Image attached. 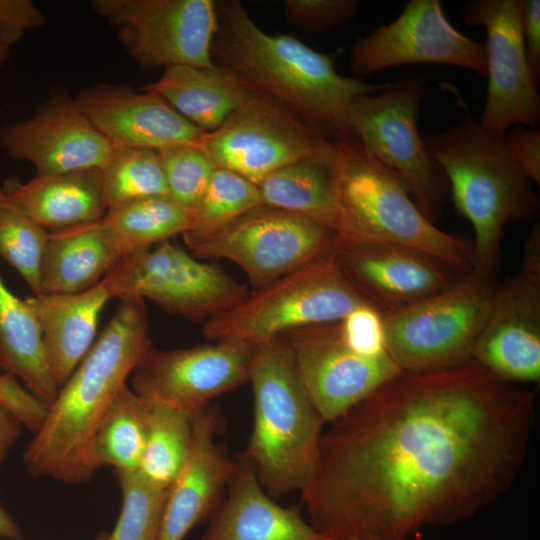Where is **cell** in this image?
<instances>
[{
    "instance_id": "6da1fadb",
    "label": "cell",
    "mask_w": 540,
    "mask_h": 540,
    "mask_svg": "<svg viewBox=\"0 0 540 540\" xmlns=\"http://www.w3.org/2000/svg\"><path fill=\"white\" fill-rule=\"evenodd\" d=\"M301 499L331 540H406L472 517L519 473L535 393L471 361L401 371L332 423Z\"/></svg>"
},
{
    "instance_id": "7a4b0ae2",
    "label": "cell",
    "mask_w": 540,
    "mask_h": 540,
    "mask_svg": "<svg viewBox=\"0 0 540 540\" xmlns=\"http://www.w3.org/2000/svg\"><path fill=\"white\" fill-rule=\"evenodd\" d=\"M216 10L218 29L212 45L216 65L250 91L285 106L324 139H355L347 122L352 100L377 93L386 83L341 75L335 56L292 35L264 32L239 1L216 3Z\"/></svg>"
},
{
    "instance_id": "3957f363",
    "label": "cell",
    "mask_w": 540,
    "mask_h": 540,
    "mask_svg": "<svg viewBox=\"0 0 540 540\" xmlns=\"http://www.w3.org/2000/svg\"><path fill=\"white\" fill-rule=\"evenodd\" d=\"M121 303L55 400L23 452L26 471L66 484L89 480L95 430L127 378L152 347L144 300Z\"/></svg>"
},
{
    "instance_id": "277c9868",
    "label": "cell",
    "mask_w": 540,
    "mask_h": 540,
    "mask_svg": "<svg viewBox=\"0 0 540 540\" xmlns=\"http://www.w3.org/2000/svg\"><path fill=\"white\" fill-rule=\"evenodd\" d=\"M425 142L443 170L454 206L473 227L471 268L492 278L504 228L538 218L533 182L512 157L505 135L484 130L467 117Z\"/></svg>"
},
{
    "instance_id": "5b68a950",
    "label": "cell",
    "mask_w": 540,
    "mask_h": 540,
    "mask_svg": "<svg viewBox=\"0 0 540 540\" xmlns=\"http://www.w3.org/2000/svg\"><path fill=\"white\" fill-rule=\"evenodd\" d=\"M253 424L244 455L273 498L302 492L319 458L325 423L278 337L253 347Z\"/></svg>"
},
{
    "instance_id": "8992f818",
    "label": "cell",
    "mask_w": 540,
    "mask_h": 540,
    "mask_svg": "<svg viewBox=\"0 0 540 540\" xmlns=\"http://www.w3.org/2000/svg\"><path fill=\"white\" fill-rule=\"evenodd\" d=\"M337 195L336 248L395 243L421 249L467 272L472 246L418 208L398 176L357 139L333 141Z\"/></svg>"
},
{
    "instance_id": "52a82bcc",
    "label": "cell",
    "mask_w": 540,
    "mask_h": 540,
    "mask_svg": "<svg viewBox=\"0 0 540 540\" xmlns=\"http://www.w3.org/2000/svg\"><path fill=\"white\" fill-rule=\"evenodd\" d=\"M363 304L369 303L341 270L333 252L208 318L203 334L212 342L255 346L299 328L338 323Z\"/></svg>"
},
{
    "instance_id": "ba28073f",
    "label": "cell",
    "mask_w": 540,
    "mask_h": 540,
    "mask_svg": "<svg viewBox=\"0 0 540 540\" xmlns=\"http://www.w3.org/2000/svg\"><path fill=\"white\" fill-rule=\"evenodd\" d=\"M491 279L471 268L443 291L384 315L387 351L402 371L473 361L493 300Z\"/></svg>"
},
{
    "instance_id": "9c48e42d",
    "label": "cell",
    "mask_w": 540,
    "mask_h": 540,
    "mask_svg": "<svg viewBox=\"0 0 540 540\" xmlns=\"http://www.w3.org/2000/svg\"><path fill=\"white\" fill-rule=\"evenodd\" d=\"M425 86L423 77L386 83L377 93L354 98L347 122L354 138L398 176L421 212L434 222L448 183L418 130Z\"/></svg>"
},
{
    "instance_id": "30bf717a",
    "label": "cell",
    "mask_w": 540,
    "mask_h": 540,
    "mask_svg": "<svg viewBox=\"0 0 540 540\" xmlns=\"http://www.w3.org/2000/svg\"><path fill=\"white\" fill-rule=\"evenodd\" d=\"M183 238L199 256L237 264L256 290L336 249V235L329 227L267 206L254 208L211 232Z\"/></svg>"
},
{
    "instance_id": "8fae6325",
    "label": "cell",
    "mask_w": 540,
    "mask_h": 540,
    "mask_svg": "<svg viewBox=\"0 0 540 540\" xmlns=\"http://www.w3.org/2000/svg\"><path fill=\"white\" fill-rule=\"evenodd\" d=\"M102 282L112 298L149 299L190 319L207 320L249 295L225 272L169 241L125 255Z\"/></svg>"
},
{
    "instance_id": "7c38bea8",
    "label": "cell",
    "mask_w": 540,
    "mask_h": 540,
    "mask_svg": "<svg viewBox=\"0 0 540 540\" xmlns=\"http://www.w3.org/2000/svg\"><path fill=\"white\" fill-rule=\"evenodd\" d=\"M91 6L141 68L216 66L218 16L212 0H94Z\"/></svg>"
},
{
    "instance_id": "4fadbf2b",
    "label": "cell",
    "mask_w": 540,
    "mask_h": 540,
    "mask_svg": "<svg viewBox=\"0 0 540 540\" xmlns=\"http://www.w3.org/2000/svg\"><path fill=\"white\" fill-rule=\"evenodd\" d=\"M329 141L276 100L251 92L222 126L203 135L200 147L216 167L257 185L270 173L315 153Z\"/></svg>"
},
{
    "instance_id": "5bb4252c",
    "label": "cell",
    "mask_w": 540,
    "mask_h": 540,
    "mask_svg": "<svg viewBox=\"0 0 540 540\" xmlns=\"http://www.w3.org/2000/svg\"><path fill=\"white\" fill-rule=\"evenodd\" d=\"M473 361L511 383L540 381V226L527 236L518 272L496 286Z\"/></svg>"
},
{
    "instance_id": "9a60e30c",
    "label": "cell",
    "mask_w": 540,
    "mask_h": 540,
    "mask_svg": "<svg viewBox=\"0 0 540 540\" xmlns=\"http://www.w3.org/2000/svg\"><path fill=\"white\" fill-rule=\"evenodd\" d=\"M283 335L297 375L325 423L344 416L402 371L389 353L367 357L354 352L343 341L338 323Z\"/></svg>"
},
{
    "instance_id": "2e32d148",
    "label": "cell",
    "mask_w": 540,
    "mask_h": 540,
    "mask_svg": "<svg viewBox=\"0 0 540 540\" xmlns=\"http://www.w3.org/2000/svg\"><path fill=\"white\" fill-rule=\"evenodd\" d=\"M522 0H473L461 8L468 26L486 30L488 86L480 126L505 135L515 125L538 128L540 96L532 82L521 31Z\"/></svg>"
},
{
    "instance_id": "e0dca14e",
    "label": "cell",
    "mask_w": 540,
    "mask_h": 540,
    "mask_svg": "<svg viewBox=\"0 0 540 540\" xmlns=\"http://www.w3.org/2000/svg\"><path fill=\"white\" fill-rule=\"evenodd\" d=\"M416 63L487 73L484 44L459 32L439 0H410L395 20L374 28L350 49V69L357 75Z\"/></svg>"
},
{
    "instance_id": "ac0fdd59",
    "label": "cell",
    "mask_w": 540,
    "mask_h": 540,
    "mask_svg": "<svg viewBox=\"0 0 540 540\" xmlns=\"http://www.w3.org/2000/svg\"><path fill=\"white\" fill-rule=\"evenodd\" d=\"M252 345L212 342L177 350L151 347L132 373V389L193 416L215 397L249 381Z\"/></svg>"
},
{
    "instance_id": "d6986e66",
    "label": "cell",
    "mask_w": 540,
    "mask_h": 540,
    "mask_svg": "<svg viewBox=\"0 0 540 540\" xmlns=\"http://www.w3.org/2000/svg\"><path fill=\"white\" fill-rule=\"evenodd\" d=\"M0 145L42 175L101 170L114 151L76 100L64 93L51 95L33 116L0 131Z\"/></svg>"
},
{
    "instance_id": "ffe728a7",
    "label": "cell",
    "mask_w": 540,
    "mask_h": 540,
    "mask_svg": "<svg viewBox=\"0 0 540 540\" xmlns=\"http://www.w3.org/2000/svg\"><path fill=\"white\" fill-rule=\"evenodd\" d=\"M334 257L383 316L443 291L466 273L421 249L395 243L337 247Z\"/></svg>"
},
{
    "instance_id": "44dd1931",
    "label": "cell",
    "mask_w": 540,
    "mask_h": 540,
    "mask_svg": "<svg viewBox=\"0 0 540 540\" xmlns=\"http://www.w3.org/2000/svg\"><path fill=\"white\" fill-rule=\"evenodd\" d=\"M80 110L114 148L154 151L179 145L200 146L206 133L157 93L97 84L75 98Z\"/></svg>"
},
{
    "instance_id": "7402d4cb",
    "label": "cell",
    "mask_w": 540,
    "mask_h": 540,
    "mask_svg": "<svg viewBox=\"0 0 540 540\" xmlns=\"http://www.w3.org/2000/svg\"><path fill=\"white\" fill-rule=\"evenodd\" d=\"M188 458L166 490L157 540H185L188 533L222 503L237 468L216 441L220 419L205 407L192 416Z\"/></svg>"
},
{
    "instance_id": "603a6c76",
    "label": "cell",
    "mask_w": 540,
    "mask_h": 540,
    "mask_svg": "<svg viewBox=\"0 0 540 540\" xmlns=\"http://www.w3.org/2000/svg\"><path fill=\"white\" fill-rule=\"evenodd\" d=\"M202 540H331L295 507L278 504L241 456L216 517Z\"/></svg>"
},
{
    "instance_id": "cb8c5ba5",
    "label": "cell",
    "mask_w": 540,
    "mask_h": 540,
    "mask_svg": "<svg viewBox=\"0 0 540 540\" xmlns=\"http://www.w3.org/2000/svg\"><path fill=\"white\" fill-rule=\"evenodd\" d=\"M111 298L101 280L79 293L25 299L38 321L47 364L59 389L92 347L100 314Z\"/></svg>"
},
{
    "instance_id": "d4e9b609",
    "label": "cell",
    "mask_w": 540,
    "mask_h": 540,
    "mask_svg": "<svg viewBox=\"0 0 540 540\" xmlns=\"http://www.w3.org/2000/svg\"><path fill=\"white\" fill-rule=\"evenodd\" d=\"M4 196L48 232L101 220L107 213L101 170L36 174L26 183L7 180Z\"/></svg>"
},
{
    "instance_id": "484cf974",
    "label": "cell",
    "mask_w": 540,
    "mask_h": 540,
    "mask_svg": "<svg viewBox=\"0 0 540 540\" xmlns=\"http://www.w3.org/2000/svg\"><path fill=\"white\" fill-rule=\"evenodd\" d=\"M126 255L101 219L51 232L40 269L41 294H74L97 285Z\"/></svg>"
},
{
    "instance_id": "4316f807",
    "label": "cell",
    "mask_w": 540,
    "mask_h": 540,
    "mask_svg": "<svg viewBox=\"0 0 540 540\" xmlns=\"http://www.w3.org/2000/svg\"><path fill=\"white\" fill-rule=\"evenodd\" d=\"M142 88L160 95L180 115L206 133L222 126L252 92L218 65L211 68L167 67L158 80Z\"/></svg>"
},
{
    "instance_id": "83f0119b",
    "label": "cell",
    "mask_w": 540,
    "mask_h": 540,
    "mask_svg": "<svg viewBox=\"0 0 540 540\" xmlns=\"http://www.w3.org/2000/svg\"><path fill=\"white\" fill-rule=\"evenodd\" d=\"M257 187L262 206L304 216L335 233L337 195L333 141L270 173Z\"/></svg>"
},
{
    "instance_id": "f1b7e54d",
    "label": "cell",
    "mask_w": 540,
    "mask_h": 540,
    "mask_svg": "<svg viewBox=\"0 0 540 540\" xmlns=\"http://www.w3.org/2000/svg\"><path fill=\"white\" fill-rule=\"evenodd\" d=\"M0 369L19 379L46 406L58 394L59 388L47 364L38 321L26 300L10 291L1 275Z\"/></svg>"
},
{
    "instance_id": "f546056e",
    "label": "cell",
    "mask_w": 540,
    "mask_h": 540,
    "mask_svg": "<svg viewBox=\"0 0 540 540\" xmlns=\"http://www.w3.org/2000/svg\"><path fill=\"white\" fill-rule=\"evenodd\" d=\"M148 406L127 384L116 395L93 435L89 462L95 473L110 466L115 472L138 471L145 447Z\"/></svg>"
},
{
    "instance_id": "4dcf8cb0",
    "label": "cell",
    "mask_w": 540,
    "mask_h": 540,
    "mask_svg": "<svg viewBox=\"0 0 540 540\" xmlns=\"http://www.w3.org/2000/svg\"><path fill=\"white\" fill-rule=\"evenodd\" d=\"M145 401L147 435L137 472L151 485L166 490L188 458L193 437L192 416L158 401Z\"/></svg>"
},
{
    "instance_id": "1f68e13d",
    "label": "cell",
    "mask_w": 540,
    "mask_h": 540,
    "mask_svg": "<svg viewBox=\"0 0 540 540\" xmlns=\"http://www.w3.org/2000/svg\"><path fill=\"white\" fill-rule=\"evenodd\" d=\"M102 220L126 255L160 244L191 226V213L169 196H153L108 210Z\"/></svg>"
},
{
    "instance_id": "d6a6232c",
    "label": "cell",
    "mask_w": 540,
    "mask_h": 540,
    "mask_svg": "<svg viewBox=\"0 0 540 540\" xmlns=\"http://www.w3.org/2000/svg\"><path fill=\"white\" fill-rule=\"evenodd\" d=\"M108 210L153 196L167 195L157 151L143 148H114L101 169Z\"/></svg>"
},
{
    "instance_id": "836d02e7",
    "label": "cell",
    "mask_w": 540,
    "mask_h": 540,
    "mask_svg": "<svg viewBox=\"0 0 540 540\" xmlns=\"http://www.w3.org/2000/svg\"><path fill=\"white\" fill-rule=\"evenodd\" d=\"M262 206L256 184L241 175L216 167L183 235L216 230L250 210Z\"/></svg>"
},
{
    "instance_id": "e575fe53",
    "label": "cell",
    "mask_w": 540,
    "mask_h": 540,
    "mask_svg": "<svg viewBox=\"0 0 540 540\" xmlns=\"http://www.w3.org/2000/svg\"><path fill=\"white\" fill-rule=\"evenodd\" d=\"M49 233L14 206L0 186V257L16 269L34 295L41 294L40 269Z\"/></svg>"
},
{
    "instance_id": "d590c367",
    "label": "cell",
    "mask_w": 540,
    "mask_h": 540,
    "mask_svg": "<svg viewBox=\"0 0 540 540\" xmlns=\"http://www.w3.org/2000/svg\"><path fill=\"white\" fill-rule=\"evenodd\" d=\"M121 490L116 524L105 540H157L166 490L136 472H115Z\"/></svg>"
},
{
    "instance_id": "8d00e7d4",
    "label": "cell",
    "mask_w": 540,
    "mask_h": 540,
    "mask_svg": "<svg viewBox=\"0 0 540 540\" xmlns=\"http://www.w3.org/2000/svg\"><path fill=\"white\" fill-rule=\"evenodd\" d=\"M168 196L190 213L199 203L216 165L197 145H179L157 151Z\"/></svg>"
},
{
    "instance_id": "74e56055",
    "label": "cell",
    "mask_w": 540,
    "mask_h": 540,
    "mask_svg": "<svg viewBox=\"0 0 540 540\" xmlns=\"http://www.w3.org/2000/svg\"><path fill=\"white\" fill-rule=\"evenodd\" d=\"M345 344L354 352L379 357L388 353L383 314L370 304H363L338 322Z\"/></svg>"
},
{
    "instance_id": "f35d334b",
    "label": "cell",
    "mask_w": 540,
    "mask_h": 540,
    "mask_svg": "<svg viewBox=\"0 0 540 540\" xmlns=\"http://www.w3.org/2000/svg\"><path fill=\"white\" fill-rule=\"evenodd\" d=\"M286 16L292 24L308 32H325L350 21L357 0H286Z\"/></svg>"
},
{
    "instance_id": "ab89813d",
    "label": "cell",
    "mask_w": 540,
    "mask_h": 540,
    "mask_svg": "<svg viewBox=\"0 0 540 540\" xmlns=\"http://www.w3.org/2000/svg\"><path fill=\"white\" fill-rule=\"evenodd\" d=\"M0 404L34 434L40 429L47 406L32 395L10 374L0 375Z\"/></svg>"
},
{
    "instance_id": "60d3db41",
    "label": "cell",
    "mask_w": 540,
    "mask_h": 540,
    "mask_svg": "<svg viewBox=\"0 0 540 540\" xmlns=\"http://www.w3.org/2000/svg\"><path fill=\"white\" fill-rule=\"evenodd\" d=\"M45 20L31 0H0V43L10 48L25 31L41 27Z\"/></svg>"
},
{
    "instance_id": "b9f144b4",
    "label": "cell",
    "mask_w": 540,
    "mask_h": 540,
    "mask_svg": "<svg viewBox=\"0 0 540 540\" xmlns=\"http://www.w3.org/2000/svg\"><path fill=\"white\" fill-rule=\"evenodd\" d=\"M507 147L525 174L540 184V130L522 125L510 127L505 133Z\"/></svg>"
},
{
    "instance_id": "7bdbcfd3",
    "label": "cell",
    "mask_w": 540,
    "mask_h": 540,
    "mask_svg": "<svg viewBox=\"0 0 540 540\" xmlns=\"http://www.w3.org/2000/svg\"><path fill=\"white\" fill-rule=\"evenodd\" d=\"M521 31L532 82L540 81V0H522Z\"/></svg>"
},
{
    "instance_id": "ee69618b",
    "label": "cell",
    "mask_w": 540,
    "mask_h": 540,
    "mask_svg": "<svg viewBox=\"0 0 540 540\" xmlns=\"http://www.w3.org/2000/svg\"><path fill=\"white\" fill-rule=\"evenodd\" d=\"M21 426L15 415L0 404V465L18 439Z\"/></svg>"
},
{
    "instance_id": "f6af8a7d",
    "label": "cell",
    "mask_w": 540,
    "mask_h": 540,
    "mask_svg": "<svg viewBox=\"0 0 540 540\" xmlns=\"http://www.w3.org/2000/svg\"><path fill=\"white\" fill-rule=\"evenodd\" d=\"M0 537L9 540H22L23 532L20 526L9 515L0 500Z\"/></svg>"
},
{
    "instance_id": "bcb514c9",
    "label": "cell",
    "mask_w": 540,
    "mask_h": 540,
    "mask_svg": "<svg viewBox=\"0 0 540 540\" xmlns=\"http://www.w3.org/2000/svg\"><path fill=\"white\" fill-rule=\"evenodd\" d=\"M8 53L9 48L5 47L3 44L0 43V68L6 60Z\"/></svg>"
},
{
    "instance_id": "7dc6e473",
    "label": "cell",
    "mask_w": 540,
    "mask_h": 540,
    "mask_svg": "<svg viewBox=\"0 0 540 540\" xmlns=\"http://www.w3.org/2000/svg\"><path fill=\"white\" fill-rule=\"evenodd\" d=\"M106 535H107V533L102 532V533L98 534L96 537H94L92 540H105Z\"/></svg>"
},
{
    "instance_id": "c3c4849f",
    "label": "cell",
    "mask_w": 540,
    "mask_h": 540,
    "mask_svg": "<svg viewBox=\"0 0 540 540\" xmlns=\"http://www.w3.org/2000/svg\"><path fill=\"white\" fill-rule=\"evenodd\" d=\"M349 540H368V539H357V538H353V539H349Z\"/></svg>"
}]
</instances>
